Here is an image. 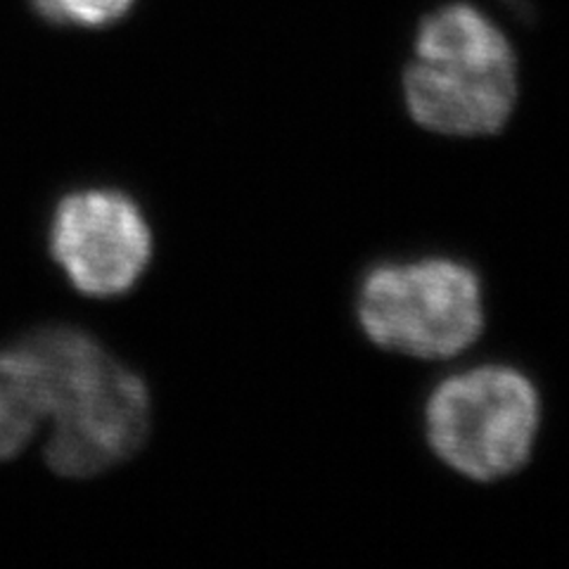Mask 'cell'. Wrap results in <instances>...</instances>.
Masks as SVG:
<instances>
[{
	"label": "cell",
	"instance_id": "4",
	"mask_svg": "<svg viewBox=\"0 0 569 569\" xmlns=\"http://www.w3.org/2000/svg\"><path fill=\"white\" fill-rule=\"evenodd\" d=\"M359 320L368 340L387 351L451 359L482 335V282L456 259L380 263L361 282Z\"/></svg>",
	"mask_w": 569,
	"mask_h": 569
},
{
	"label": "cell",
	"instance_id": "1",
	"mask_svg": "<svg viewBox=\"0 0 569 569\" xmlns=\"http://www.w3.org/2000/svg\"><path fill=\"white\" fill-rule=\"evenodd\" d=\"M41 356L52 391L46 460L62 477H93L131 458L150 432L148 387L74 328L27 337Z\"/></svg>",
	"mask_w": 569,
	"mask_h": 569
},
{
	"label": "cell",
	"instance_id": "8",
	"mask_svg": "<svg viewBox=\"0 0 569 569\" xmlns=\"http://www.w3.org/2000/svg\"><path fill=\"white\" fill-rule=\"evenodd\" d=\"M510 6H515V8H527L529 6V0H508Z\"/></svg>",
	"mask_w": 569,
	"mask_h": 569
},
{
	"label": "cell",
	"instance_id": "2",
	"mask_svg": "<svg viewBox=\"0 0 569 569\" xmlns=\"http://www.w3.org/2000/svg\"><path fill=\"white\" fill-rule=\"evenodd\" d=\"M403 100L408 114L432 133H498L518 100V60L508 36L468 3L427 14L416 58L403 71Z\"/></svg>",
	"mask_w": 569,
	"mask_h": 569
},
{
	"label": "cell",
	"instance_id": "6",
	"mask_svg": "<svg viewBox=\"0 0 569 569\" xmlns=\"http://www.w3.org/2000/svg\"><path fill=\"white\" fill-rule=\"evenodd\" d=\"M50 411L48 370L24 337L0 351V460L20 456Z\"/></svg>",
	"mask_w": 569,
	"mask_h": 569
},
{
	"label": "cell",
	"instance_id": "3",
	"mask_svg": "<svg viewBox=\"0 0 569 569\" xmlns=\"http://www.w3.org/2000/svg\"><path fill=\"white\" fill-rule=\"evenodd\" d=\"M541 399L525 372L479 366L443 380L425 406V432L441 462L475 482L518 472L531 456Z\"/></svg>",
	"mask_w": 569,
	"mask_h": 569
},
{
	"label": "cell",
	"instance_id": "7",
	"mask_svg": "<svg viewBox=\"0 0 569 569\" xmlns=\"http://www.w3.org/2000/svg\"><path fill=\"white\" fill-rule=\"evenodd\" d=\"M136 0H31L33 10L46 22L74 27H107L121 20L133 8Z\"/></svg>",
	"mask_w": 569,
	"mask_h": 569
},
{
	"label": "cell",
	"instance_id": "5",
	"mask_svg": "<svg viewBox=\"0 0 569 569\" xmlns=\"http://www.w3.org/2000/svg\"><path fill=\"white\" fill-rule=\"evenodd\" d=\"M50 252L79 292L110 299L133 290L148 271L152 230L129 194L79 190L52 213Z\"/></svg>",
	"mask_w": 569,
	"mask_h": 569
}]
</instances>
